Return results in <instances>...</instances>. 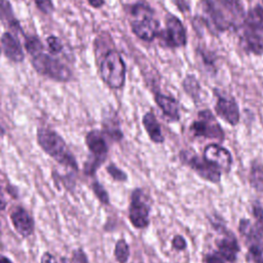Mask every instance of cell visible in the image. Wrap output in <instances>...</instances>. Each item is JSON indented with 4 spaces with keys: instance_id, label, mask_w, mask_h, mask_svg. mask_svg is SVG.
<instances>
[{
    "instance_id": "obj_1",
    "label": "cell",
    "mask_w": 263,
    "mask_h": 263,
    "mask_svg": "<svg viewBox=\"0 0 263 263\" xmlns=\"http://www.w3.org/2000/svg\"><path fill=\"white\" fill-rule=\"evenodd\" d=\"M126 11L132 16L130 27L133 33L144 41H152L159 35V23L154 16L153 8L144 1L126 6Z\"/></svg>"
},
{
    "instance_id": "obj_2",
    "label": "cell",
    "mask_w": 263,
    "mask_h": 263,
    "mask_svg": "<svg viewBox=\"0 0 263 263\" xmlns=\"http://www.w3.org/2000/svg\"><path fill=\"white\" fill-rule=\"evenodd\" d=\"M37 142L42 150L59 163L75 171L78 170L75 157L69 150L64 139L58 133L47 127H40L37 130Z\"/></svg>"
},
{
    "instance_id": "obj_3",
    "label": "cell",
    "mask_w": 263,
    "mask_h": 263,
    "mask_svg": "<svg viewBox=\"0 0 263 263\" xmlns=\"http://www.w3.org/2000/svg\"><path fill=\"white\" fill-rule=\"evenodd\" d=\"M102 80L111 88H121L125 82V64L120 53L114 49L109 50L103 58L100 66Z\"/></svg>"
},
{
    "instance_id": "obj_4",
    "label": "cell",
    "mask_w": 263,
    "mask_h": 263,
    "mask_svg": "<svg viewBox=\"0 0 263 263\" xmlns=\"http://www.w3.org/2000/svg\"><path fill=\"white\" fill-rule=\"evenodd\" d=\"M32 66L41 75L50 79L66 82L72 77L70 68L51 54L45 53L44 50L31 57Z\"/></svg>"
},
{
    "instance_id": "obj_5",
    "label": "cell",
    "mask_w": 263,
    "mask_h": 263,
    "mask_svg": "<svg viewBox=\"0 0 263 263\" xmlns=\"http://www.w3.org/2000/svg\"><path fill=\"white\" fill-rule=\"evenodd\" d=\"M85 142L91 155L84 164V173L91 176L105 161L108 153V146L105 141L104 134L97 129L90 130L86 135Z\"/></svg>"
},
{
    "instance_id": "obj_6",
    "label": "cell",
    "mask_w": 263,
    "mask_h": 263,
    "mask_svg": "<svg viewBox=\"0 0 263 263\" xmlns=\"http://www.w3.org/2000/svg\"><path fill=\"white\" fill-rule=\"evenodd\" d=\"M190 132L194 137L214 139L219 142L224 140V132L210 110H201L197 119L190 125Z\"/></svg>"
},
{
    "instance_id": "obj_7",
    "label": "cell",
    "mask_w": 263,
    "mask_h": 263,
    "mask_svg": "<svg viewBox=\"0 0 263 263\" xmlns=\"http://www.w3.org/2000/svg\"><path fill=\"white\" fill-rule=\"evenodd\" d=\"M128 213L129 220L136 228L142 229L148 226L150 205L148 198L142 189L137 188L133 191Z\"/></svg>"
},
{
    "instance_id": "obj_8",
    "label": "cell",
    "mask_w": 263,
    "mask_h": 263,
    "mask_svg": "<svg viewBox=\"0 0 263 263\" xmlns=\"http://www.w3.org/2000/svg\"><path fill=\"white\" fill-rule=\"evenodd\" d=\"M158 37L168 47H181L187 43L186 31L182 22L171 13L166 15L165 29L159 32Z\"/></svg>"
},
{
    "instance_id": "obj_9",
    "label": "cell",
    "mask_w": 263,
    "mask_h": 263,
    "mask_svg": "<svg viewBox=\"0 0 263 263\" xmlns=\"http://www.w3.org/2000/svg\"><path fill=\"white\" fill-rule=\"evenodd\" d=\"M180 157L183 162L191 167L200 178L212 183H218L220 181L222 172L203 157L190 154L186 151H182L180 153Z\"/></svg>"
},
{
    "instance_id": "obj_10",
    "label": "cell",
    "mask_w": 263,
    "mask_h": 263,
    "mask_svg": "<svg viewBox=\"0 0 263 263\" xmlns=\"http://www.w3.org/2000/svg\"><path fill=\"white\" fill-rule=\"evenodd\" d=\"M203 158L224 173H228L232 165L231 153L218 144H209L203 150Z\"/></svg>"
},
{
    "instance_id": "obj_11",
    "label": "cell",
    "mask_w": 263,
    "mask_h": 263,
    "mask_svg": "<svg viewBox=\"0 0 263 263\" xmlns=\"http://www.w3.org/2000/svg\"><path fill=\"white\" fill-rule=\"evenodd\" d=\"M215 111L218 116L223 118L227 123L236 125L239 121V110L235 100L231 97L218 93Z\"/></svg>"
},
{
    "instance_id": "obj_12",
    "label": "cell",
    "mask_w": 263,
    "mask_h": 263,
    "mask_svg": "<svg viewBox=\"0 0 263 263\" xmlns=\"http://www.w3.org/2000/svg\"><path fill=\"white\" fill-rule=\"evenodd\" d=\"M1 45L7 59L14 63H21L24 61L25 53L20 44V41L14 35L9 32L3 33L1 37Z\"/></svg>"
},
{
    "instance_id": "obj_13",
    "label": "cell",
    "mask_w": 263,
    "mask_h": 263,
    "mask_svg": "<svg viewBox=\"0 0 263 263\" xmlns=\"http://www.w3.org/2000/svg\"><path fill=\"white\" fill-rule=\"evenodd\" d=\"M11 222L14 229L23 236H29L34 230V221L23 208H16L11 213Z\"/></svg>"
},
{
    "instance_id": "obj_14",
    "label": "cell",
    "mask_w": 263,
    "mask_h": 263,
    "mask_svg": "<svg viewBox=\"0 0 263 263\" xmlns=\"http://www.w3.org/2000/svg\"><path fill=\"white\" fill-rule=\"evenodd\" d=\"M215 3L229 21L231 26L242 20L245 12L240 0H215Z\"/></svg>"
},
{
    "instance_id": "obj_15",
    "label": "cell",
    "mask_w": 263,
    "mask_h": 263,
    "mask_svg": "<svg viewBox=\"0 0 263 263\" xmlns=\"http://www.w3.org/2000/svg\"><path fill=\"white\" fill-rule=\"evenodd\" d=\"M218 253L222 256V258L228 262H234L236 260L237 254L239 252V246L236 238L230 233H227L223 238H221L218 242Z\"/></svg>"
},
{
    "instance_id": "obj_16",
    "label": "cell",
    "mask_w": 263,
    "mask_h": 263,
    "mask_svg": "<svg viewBox=\"0 0 263 263\" xmlns=\"http://www.w3.org/2000/svg\"><path fill=\"white\" fill-rule=\"evenodd\" d=\"M240 45L247 52L260 55L263 53V36L255 31H246L240 38Z\"/></svg>"
},
{
    "instance_id": "obj_17",
    "label": "cell",
    "mask_w": 263,
    "mask_h": 263,
    "mask_svg": "<svg viewBox=\"0 0 263 263\" xmlns=\"http://www.w3.org/2000/svg\"><path fill=\"white\" fill-rule=\"evenodd\" d=\"M155 102L157 104V106L161 109V111L163 112V114L168 117L172 120H179L180 118V112H179V104L178 102L170 97V96H165L162 93H156L155 97Z\"/></svg>"
},
{
    "instance_id": "obj_18",
    "label": "cell",
    "mask_w": 263,
    "mask_h": 263,
    "mask_svg": "<svg viewBox=\"0 0 263 263\" xmlns=\"http://www.w3.org/2000/svg\"><path fill=\"white\" fill-rule=\"evenodd\" d=\"M143 125L151 141L157 144H160L164 141L160 124L153 112H147L143 116Z\"/></svg>"
},
{
    "instance_id": "obj_19",
    "label": "cell",
    "mask_w": 263,
    "mask_h": 263,
    "mask_svg": "<svg viewBox=\"0 0 263 263\" xmlns=\"http://www.w3.org/2000/svg\"><path fill=\"white\" fill-rule=\"evenodd\" d=\"M104 135H107L111 140L118 142L122 139L123 134L120 130L118 119L116 118V114L113 111H109L108 115H105L104 117Z\"/></svg>"
},
{
    "instance_id": "obj_20",
    "label": "cell",
    "mask_w": 263,
    "mask_h": 263,
    "mask_svg": "<svg viewBox=\"0 0 263 263\" xmlns=\"http://www.w3.org/2000/svg\"><path fill=\"white\" fill-rule=\"evenodd\" d=\"M0 20L9 29L14 31H22L21 26L14 16L11 4L8 0H0Z\"/></svg>"
},
{
    "instance_id": "obj_21",
    "label": "cell",
    "mask_w": 263,
    "mask_h": 263,
    "mask_svg": "<svg viewBox=\"0 0 263 263\" xmlns=\"http://www.w3.org/2000/svg\"><path fill=\"white\" fill-rule=\"evenodd\" d=\"M238 230L240 234L250 242L251 245H262L261 242V235L257 227H255L250 220L241 219L239 221Z\"/></svg>"
},
{
    "instance_id": "obj_22",
    "label": "cell",
    "mask_w": 263,
    "mask_h": 263,
    "mask_svg": "<svg viewBox=\"0 0 263 263\" xmlns=\"http://www.w3.org/2000/svg\"><path fill=\"white\" fill-rule=\"evenodd\" d=\"M243 21H245V25L249 30L262 31L263 30V7L258 5L250 9Z\"/></svg>"
},
{
    "instance_id": "obj_23",
    "label": "cell",
    "mask_w": 263,
    "mask_h": 263,
    "mask_svg": "<svg viewBox=\"0 0 263 263\" xmlns=\"http://www.w3.org/2000/svg\"><path fill=\"white\" fill-rule=\"evenodd\" d=\"M249 181L255 190L263 192V164L257 160L251 164Z\"/></svg>"
},
{
    "instance_id": "obj_24",
    "label": "cell",
    "mask_w": 263,
    "mask_h": 263,
    "mask_svg": "<svg viewBox=\"0 0 263 263\" xmlns=\"http://www.w3.org/2000/svg\"><path fill=\"white\" fill-rule=\"evenodd\" d=\"M25 48L30 53L31 57L44 50L42 42L37 36H34V35H30L25 38Z\"/></svg>"
},
{
    "instance_id": "obj_25",
    "label": "cell",
    "mask_w": 263,
    "mask_h": 263,
    "mask_svg": "<svg viewBox=\"0 0 263 263\" xmlns=\"http://www.w3.org/2000/svg\"><path fill=\"white\" fill-rule=\"evenodd\" d=\"M114 256L118 263H126L129 257V248L124 239H119L115 245Z\"/></svg>"
},
{
    "instance_id": "obj_26",
    "label": "cell",
    "mask_w": 263,
    "mask_h": 263,
    "mask_svg": "<svg viewBox=\"0 0 263 263\" xmlns=\"http://www.w3.org/2000/svg\"><path fill=\"white\" fill-rule=\"evenodd\" d=\"M183 88L190 97H197L199 92V83L193 75H187L183 80Z\"/></svg>"
},
{
    "instance_id": "obj_27",
    "label": "cell",
    "mask_w": 263,
    "mask_h": 263,
    "mask_svg": "<svg viewBox=\"0 0 263 263\" xmlns=\"http://www.w3.org/2000/svg\"><path fill=\"white\" fill-rule=\"evenodd\" d=\"M249 258L253 263H263L262 245H251L249 248Z\"/></svg>"
},
{
    "instance_id": "obj_28",
    "label": "cell",
    "mask_w": 263,
    "mask_h": 263,
    "mask_svg": "<svg viewBox=\"0 0 263 263\" xmlns=\"http://www.w3.org/2000/svg\"><path fill=\"white\" fill-rule=\"evenodd\" d=\"M46 43H47V47L49 49V51L53 54H57L59 52H61L63 50V44L62 41L57 37V36H48L46 38Z\"/></svg>"
},
{
    "instance_id": "obj_29",
    "label": "cell",
    "mask_w": 263,
    "mask_h": 263,
    "mask_svg": "<svg viewBox=\"0 0 263 263\" xmlns=\"http://www.w3.org/2000/svg\"><path fill=\"white\" fill-rule=\"evenodd\" d=\"M92 189H93V192L95 194L97 195V197L99 198V200L105 204H108L109 203V196H108V193L107 191L105 190V188L99 183V182H93L92 184Z\"/></svg>"
},
{
    "instance_id": "obj_30",
    "label": "cell",
    "mask_w": 263,
    "mask_h": 263,
    "mask_svg": "<svg viewBox=\"0 0 263 263\" xmlns=\"http://www.w3.org/2000/svg\"><path fill=\"white\" fill-rule=\"evenodd\" d=\"M107 172L116 181H125L127 179V176L125 175V173L123 171H121L120 168H118L113 163H111L107 166Z\"/></svg>"
},
{
    "instance_id": "obj_31",
    "label": "cell",
    "mask_w": 263,
    "mask_h": 263,
    "mask_svg": "<svg viewBox=\"0 0 263 263\" xmlns=\"http://www.w3.org/2000/svg\"><path fill=\"white\" fill-rule=\"evenodd\" d=\"M34 1L38 9L41 10L43 13L50 14L54 9V6L51 0H34Z\"/></svg>"
},
{
    "instance_id": "obj_32",
    "label": "cell",
    "mask_w": 263,
    "mask_h": 263,
    "mask_svg": "<svg viewBox=\"0 0 263 263\" xmlns=\"http://www.w3.org/2000/svg\"><path fill=\"white\" fill-rule=\"evenodd\" d=\"M253 216L257 221L258 228L263 232V209L259 203L253 205Z\"/></svg>"
},
{
    "instance_id": "obj_33",
    "label": "cell",
    "mask_w": 263,
    "mask_h": 263,
    "mask_svg": "<svg viewBox=\"0 0 263 263\" xmlns=\"http://www.w3.org/2000/svg\"><path fill=\"white\" fill-rule=\"evenodd\" d=\"M41 263H70L66 258H57L49 253H44L41 258Z\"/></svg>"
},
{
    "instance_id": "obj_34",
    "label": "cell",
    "mask_w": 263,
    "mask_h": 263,
    "mask_svg": "<svg viewBox=\"0 0 263 263\" xmlns=\"http://www.w3.org/2000/svg\"><path fill=\"white\" fill-rule=\"evenodd\" d=\"M172 245H173L174 249L177 250V251L185 250L186 247H187V242H186L185 238H184L182 235H176V236L173 238Z\"/></svg>"
},
{
    "instance_id": "obj_35",
    "label": "cell",
    "mask_w": 263,
    "mask_h": 263,
    "mask_svg": "<svg viewBox=\"0 0 263 263\" xmlns=\"http://www.w3.org/2000/svg\"><path fill=\"white\" fill-rule=\"evenodd\" d=\"M72 263H88L87 257L82 250H75L73 252Z\"/></svg>"
},
{
    "instance_id": "obj_36",
    "label": "cell",
    "mask_w": 263,
    "mask_h": 263,
    "mask_svg": "<svg viewBox=\"0 0 263 263\" xmlns=\"http://www.w3.org/2000/svg\"><path fill=\"white\" fill-rule=\"evenodd\" d=\"M204 263H224V259L217 252L213 254H208L204 257Z\"/></svg>"
},
{
    "instance_id": "obj_37",
    "label": "cell",
    "mask_w": 263,
    "mask_h": 263,
    "mask_svg": "<svg viewBox=\"0 0 263 263\" xmlns=\"http://www.w3.org/2000/svg\"><path fill=\"white\" fill-rule=\"evenodd\" d=\"M87 2L89 3L90 6H92L95 8H100L104 5L105 0H87Z\"/></svg>"
},
{
    "instance_id": "obj_38",
    "label": "cell",
    "mask_w": 263,
    "mask_h": 263,
    "mask_svg": "<svg viewBox=\"0 0 263 263\" xmlns=\"http://www.w3.org/2000/svg\"><path fill=\"white\" fill-rule=\"evenodd\" d=\"M5 208V201L3 200L2 196H1V191H0V211H2Z\"/></svg>"
},
{
    "instance_id": "obj_39",
    "label": "cell",
    "mask_w": 263,
    "mask_h": 263,
    "mask_svg": "<svg viewBox=\"0 0 263 263\" xmlns=\"http://www.w3.org/2000/svg\"><path fill=\"white\" fill-rule=\"evenodd\" d=\"M0 263H11V261L6 257L0 256Z\"/></svg>"
},
{
    "instance_id": "obj_40",
    "label": "cell",
    "mask_w": 263,
    "mask_h": 263,
    "mask_svg": "<svg viewBox=\"0 0 263 263\" xmlns=\"http://www.w3.org/2000/svg\"><path fill=\"white\" fill-rule=\"evenodd\" d=\"M0 54H1V47H0Z\"/></svg>"
},
{
    "instance_id": "obj_41",
    "label": "cell",
    "mask_w": 263,
    "mask_h": 263,
    "mask_svg": "<svg viewBox=\"0 0 263 263\" xmlns=\"http://www.w3.org/2000/svg\"><path fill=\"white\" fill-rule=\"evenodd\" d=\"M262 1H263V0H262Z\"/></svg>"
}]
</instances>
